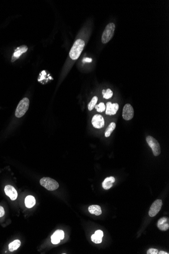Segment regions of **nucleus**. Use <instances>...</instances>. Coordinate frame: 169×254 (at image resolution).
<instances>
[{"label":"nucleus","mask_w":169,"mask_h":254,"mask_svg":"<svg viewBox=\"0 0 169 254\" xmlns=\"http://www.w3.org/2000/svg\"><path fill=\"white\" fill-rule=\"evenodd\" d=\"M134 115V109L130 104L125 105L123 110V117L127 121L130 120L133 118Z\"/></svg>","instance_id":"7"},{"label":"nucleus","mask_w":169,"mask_h":254,"mask_svg":"<svg viewBox=\"0 0 169 254\" xmlns=\"http://www.w3.org/2000/svg\"><path fill=\"white\" fill-rule=\"evenodd\" d=\"M158 254H168L169 253H167L165 251H161L159 252L158 253Z\"/></svg>","instance_id":"28"},{"label":"nucleus","mask_w":169,"mask_h":254,"mask_svg":"<svg viewBox=\"0 0 169 254\" xmlns=\"http://www.w3.org/2000/svg\"><path fill=\"white\" fill-rule=\"evenodd\" d=\"M27 49L28 48L26 45H22L21 46L16 48L13 54V55L12 57L11 62H15L16 59H18L22 54L27 52Z\"/></svg>","instance_id":"11"},{"label":"nucleus","mask_w":169,"mask_h":254,"mask_svg":"<svg viewBox=\"0 0 169 254\" xmlns=\"http://www.w3.org/2000/svg\"><path fill=\"white\" fill-rule=\"evenodd\" d=\"M102 94H103V97H104V98H105V99H109V98H111L112 96H113V92L112 91L111 89H106V90H102Z\"/></svg>","instance_id":"19"},{"label":"nucleus","mask_w":169,"mask_h":254,"mask_svg":"<svg viewBox=\"0 0 169 254\" xmlns=\"http://www.w3.org/2000/svg\"><path fill=\"white\" fill-rule=\"evenodd\" d=\"M36 199L32 195H28L25 199V204L27 208H32L36 204Z\"/></svg>","instance_id":"15"},{"label":"nucleus","mask_w":169,"mask_h":254,"mask_svg":"<svg viewBox=\"0 0 169 254\" xmlns=\"http://www.w3.org/2000/svg\"><path fill=\"white\" fill-rule=\"evenodd\" d=\"M40 183L43 187L49 191H54L59 187L58 183L49 177H44L40 180Z\"/></svg>","instance_id":"4"},{"label":"nucleus","mask_w":169,"mask_h":254,"mask_svg":"<svg viewBox=\"0 0 169 254\" xmlns=\"http://www.w3.org/2000/svg\"><path fill=\"white\" fill-rule=\"evenodd\" d=\"M59 238L61 240H62L64 238V232L63 230H57L54 232Z\"/></svg>","instance_id":"23"},{"label":"nucleus","mask_w":169,"mask_h":254,"mask_svg":"<svg viewBox=\"0 0 169 254\" xmlns=\"http://www.w3.org/2000/svg\"><path fill=\"white\" fill-rule=\"evenodd\" d=\"M98 100V97L96 96H95L93 97L91 101L88 104V108L89 111H92L95 105H96V103H97Z\"/></svg>","instance_id":"18"},{"label":"nucleus","mask_w":169,"mask_h":254,"mask_svg":"<svg viewBox=\"0 0 169 254\" xmlns=\"http://www.w3.org/2000/svg\"><path fill=\"white\" fill-rule=\"evenodd\" d=\"M105 121L104 117L101 115L97 114L93 117L92 124L94 127L97 129H100L104 126Z\"/></svg>","instance_id":"8"},{"label":"nucleus","mask_w":169,"mask_h":254,"mask_svg":"<svg viewBox=\"0 0 169 254\" xmlns=\"http://www.w3.org/2000/svg\"><path fill=\"white\" fill-rule=\"evenodd\" d=\"M119 109V104L117 103H112L108 102L106 104L105 114L108 115H113L116 114Z\"/></svg>","instance_id":"10"},{"label":"nucleus","mask_w":169,"mask_h":254,"mask_svg":"<svg viewBox=\"0 0 169 254\" xmlns=\"http://www.w3.org/2000/svg\"><path fill=\"white\" fill-rule=\"evenodd\" d=\"M85 45V41L82 39H78L76 40L70 52V56L71 59L76 60L78 58L84 49Z\"/></svg>","instance_id":"1"},{"label":"nucleus","mask_w":169,"mask_h":254,"mask_svg":"<svg viewBox=\"0 0 169 254\" xmlns=\"http://www.w3.org/2000/svg\"><path fill=\"white\" fill-rule=\"evenodd\" d=\"M94 234L97 235L98 236H101V237H103V236H104V232L100 230H97L95 231Z\"/></svg>","instance_id":"26"},{"label":"nucleus","mask_w":169,"mask_h":254,"mask_svg":"<svg viewBox=\"0 0 169 254\" xmlns=\"http://www.w3.org/2000/svg\"><path fill=\"white\" fill-rule=\"evenodd\" d=\"M5 213V212L3 206L0 205V218L4 216Z\"/></svg>","instance_id":"25"},{"label":"nucleus","mask_w":169,"mask_h":254,"mask_svg":"<svg viewBox=\"0 0 169 254\" xmlns=\"http://www.w3.org/2000/svg\"><path fill=\"white\" fill-rule=\"evenodd\" d=\"M88 210L90 213L96 215V216H99V215H101L102 213L101 208L100 206L98 205H91L88 208Z\"/></svg>","instance_id":"14"},{"label":"nucleus","mask_w":169,"mask_h":254,"mask_svg":"<svg viewBox=\"0 0 169 254\" xmlns=\"http://www.w3.org/2000/svg\"><path fill=\"white\" fill-rule=\"evenodd\" d=\"M146 140L149 146L151 148L154 156H158L161 153V147L158 140L150 136H147Z\"/></svg>","instance_id":"5"},{"label":"nucleus","mask_w":169,"mask_h":254,"mask_svg":"<svg viewBox=\"0 0 169 254\" xmlns=\"http://www.w3.org/2000/svg\"><path fill=\"white\" fill-rule=\"evenodd\" d=\"M157 226L159 230L162 231H167L169 228V218L163 217L158 221Z\"/></svg>","instance_id":"12"},{"label":"nucleus","mask_w":169,"mask_h":254,"mask_svg":"<svg viewBox=\"0 0 169 254\" xmlns=\"http://www.w3.org/2000/svg\"><path fill=\"white\" fill-rule=\"evenodd\" d=\"M5 193L6 195L10 197L12 200H16L18 196L17 191L13 186L11 185H6L4 188Z\"/></svg>","instance_id":"9"},{"label":"nucleus","mask_w":169,"mask_h":254,"mask_svg":"<svg viewBox=\"0 0 169 254\" xmlns=\"http://www.w3.org/2000/svg\"><path fill=\"white\" fill-rule=\"evenodd\" d=\"M29 105L28 98L27 97L23 98L18 104L17 108L16 109L15 116L17 118H21V117H23L28 110Z\"/></svg>","instance_id":"3"},{"label":"nucleus","mask_w":169,"mask_h":254,"mask_svg":"<svg viewBox=\"0 0 169 254\" xmlns=\"http://www.w3.org/2000/svg\"><path fill=\"white\" fill-rule=\"evenodd\" d=\"M115 28L116 25L112 23H109L106 25L101 37L102 43H107L112 39L114 35Z\"/></svg>","instance_id":"2"},{"label":"nucleus","mask_w":169,"mask_h":254,"mask_svg":"<svg viewBox=\"0 0 169 254\" xmlns=\"http://www.w3.org/2000/svg\"><path fill=\"white\" fill-rule=\"evenodd\" d=\"M21 245V242L18 239L15 240L9 244V250L10 252H13L17 250Z\"/></svg>","instance_id":"16"},{"label":"nucleus","mask_w":169,"mask_h":254,"mask_svg":"<svg viewBox=\"0 0 169 254\" xmlns=\"http://www.w3.org/2000/svg\"><path fill=\"white\" fill-rule=\"evenodd\" d=\"M158 250L156 248H150L147 252V254H158Z\"/></svg>","instance_id":"24"},{"label":"nucleus","mask_w":169,"mask_h":254,"mask_svg":"<svg viewBox=\"0 0 169 254\" xmlns=\"http://www.w3.org/2000/svg\"><path fill=\"white\" fill-rule=\"evenodd\" d=\"M97 111L98 112L102 113L104 112V111H105L106 109V107H105V104L104 103H100L97 105H96L94 107Z\"/></svg>","instance_id":"21"},{"label":"nucleus","mask_w":169,"mask_h":254,"mask_svg":"<svg viewBox=\"0 0 169 254\" xmlns=\"http://www.w3.org/2000/svg\"><path fill=\"white\" fill-rule=\"evenodd\" d=\"M92 61V58H85L83 59L82 60V62H91Z\"/></svg>","instance_id":"27"},{"label":"nucleus","mask_w":169,"mask_h":254,"mask_svg":"<svg viewBox=\"0 0 169 254\" xmlns=\"http://www.w3.org/2000/svg\"><path fill=\"white\" fill-rule=\"evenodd\" d=\"M51 242L54 244H58V243H60V240H61L60 238L55 233H53V235L51 237Z\"/></svg>","instance_id":"22"},{"label":"nucleus","mask_w":169,"mask_h":254,"mask_svg":"<svg viewBox=\"0 0 169 254\" xmlns=\"http://www.w3.org/2000/svg\"><path fill=\"white\" fill-rule=\"evenodd\" d=\"M115 182V178L113 177H108L102 183V187L104 189L108 190L113 186V183Z\"/></svg>","instance_id":"13"},{"label":"nucleus","mask_w":169,"mask_h":254,"mask_svg":"<svg viewBox=\"0 0 169 254\" xmlns=\"http://www.w3.org/2000/svg\"><path fill=\"white\" fill-rule=\"evenodd\" d=\"M91 240L93 243L98 244V243H102V237L94 234L91 236Z\"/></svg>","instance_id":"20"},{"label":"nucleus","mask_w":169,"mask_h":254,"mask_svg":"<svg viewBox=\"0 0 169 254\" xmlns=\"http://www.w3.org/2000/svg\"><path fill=\"white\" fill-rule=\"evenodd\" d=\"M116 127V124L115 122H112L109 124V125L108 126L105 131V137L106 138L109 137L112 131L115 130Z\"/></svg>","instance_id":"17"},{"label":"nucleus","mask_w":169,"mask_h":254,"mask_svg":"<svg viewBox=\"0 0 169 254\" xmlns=\"http://www.w3.org/2000/svg\"><path fill=\"white\" fill-rule=\"evenodd\" d=\"M162 205L163 202L162 200H157L155 201H154L150 208L148 213L150 216L151 217H155L161 210Z\"/></svg>","instance_id":"6"}]
</instances>
